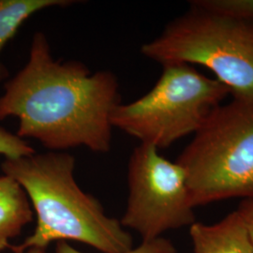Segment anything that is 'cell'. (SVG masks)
I'll return each mask as SVG.
<instances>
[{
    "mask_svg": "<svg viewBox=\"0 0 253 253\" xmlns=\"http://www.w3.org/2000/svg\"><path fill=\"white\" fill-rule=\"evenodd\" d=\"M121 103L117 75L91 73L77 60H55L45 34L32 38L27 64L4 84L0 120L18 119L16 134L38 141L49 151L84 146L107 153L111 116Z\"/></svg>",
    "mask_w": 253,
    "mask_h": 253,
    "instance_id": "obj_1",
    "label": "cell"
},
{
    "mask_svg": "<svg viewBox=\"0 0 253 253\" xmlns=\"http://www.w3.org/2000/svg\"><path fill=\"white\" fill-rule=\"evenodd\" d=\"M75 158L66 151L34 153L4 159L1 170L25 190L37 216L34 233L13 253L29 248L46 249L52 242L73 240L103 253L133 249V238L120 220L109 217L100 201L82 190L75 180Z\"/></svg>",
    "mask_w": 253,
    "mask_h": 253,
    "instance_id": "obj_2",
    "label": "cell"
},
{
    "mask_svg": "<svg viewBox=\"0 0 253 253\" xmlns=\"http://www.w3.org/2000/svg\"><path fill=\"white\" fill-rule=\"evenodd\" d=\"M175 162L194 208L253 198V95L217 106Z\"/></svg>",
    "mask_w": 253,
    "mask_h": 253,
    "instance_id": "obj_3",
    "label": "cell"
},
{
    "mask_svg": "<svg viewBox=\"0 0 253 253\" xmlns=\"http://www.w3.org/2000/svg\"><path fill=\"white\" fill-rule=\"evenodd\" d=\"M161 64L201 65L214 73L232 97L253 95V24L202 9H190L141 47Z\"/></svg>",
    "mask_w": 253,
    "mask_h": 253,
    "instance_id": "obj_4",
    "label": "cell"
},
{
    "mask_svg": "<svg viewBox=\"0 0 253 253\" xmlns=\"http://www.w3.org/2000/svg\"><path fill=\"white\" fill-rule=\"evenodd\" d=\"M230 95L223 84L191 65L165 64L150 90L114 110L111 124L142 145L164 149L196 133Z\"/></svg>",
    "mask_w": 253,
    "mask_h": 253,
    "instance_id": "obj_5",
    "label": "cell"
},
{
    "mask_svg": "<svg viewBox=\"0 0 253 253\" xmlns=\"http://www.w3.org/2000/svg\"><path fill=\"white\" fill-rule=\"evenodd\" d=\"M128 197L120 219L142 242L162 237L171 230L196 222L184 169L159 153L152 145H137L127 166Z\"/></svg>",
    "mask_w": 253,
    "mask_h": 253,
    "instance_id": "obj_6",
    "label": "cell"
},
{
    "mask_svg": "<svg viewBox=\"0 0 253 253\" xmlns=\"http://www.w3.org/2000/svg\"><path fill=\"white\" fill-rule=\"evenodd\" d=\"M190 235L193 253H253L249 230L236 210L215 224L196 221Z\"/></svg>",
    "mask_w": 253,
    "mask_h": 253,
    "instance_id": "obj_7",
    "label": "cell"
},
{
    "mask_svg": "<svg viewBox=\"0 0 253 253\" xmlns=\"http://www.w3.org/2000/svg\"><path fill=\"white\" fill-rule=\"evenodd\" d=\"M34 211L25 190L6 174L0 175V253L10 250V240L21 235Z\"/></svg>",
    "mask_w": 253,
    "mask_h": 253,
    "instance_id": "obj_8",
    "label": "cell"
},
{
    "mask_svg": "<svg viewBox=\"0 0 253 253\" xmlns=\"http://www.w3.org/2000/svg\"><path fill=\"white\" fill-rule=\"evenodd\" d=\"M73 0H0V55L19 28L32 15L43 9L72 6ZM6 65L0 60V83L9 79Z\"/></svg>",
    "mask_w": 253,
    "mask_h": 253,
    "instance_id": "obj_9",
    "label": "cell"
},
{
    "mask_svg": "<svg viewBox=\"0 0 253 253\" xmlns=\"http://www.w3.org/2000/svg\"><path fill=\"white\" fill-rule=\"evenodd\" d=\"M190 2L202 9L253 24V0H192Z\"/></svg>",
    "mask_w": 253,
    "mask_h": 253,
    "instance_id": "obj_10",
    "label": "cell"
},
{
    "mask_svg": "<svg viewBox=\"0 0 253 253\" xmlns=\"http://www.w3.org/2000/svg\"><path fill=\"white\" fill-rule=\"evenodd\" d=\"M34 153L36 150L26 139L0 126V155L4 156V159H17Z\"/></svg>",
    "mask_w": 253,
    "mask_h": 253,
    "instance_id": "obj_11",
    "label": "cell"
},
{
    "mask_svg": "<svg viewBox=\"0 0 253 253\" xmlns=\"http://www.w3.org/2000/svg\"><path fill=\"white\" fill-rule=\"evenodd\" d=\"M55 253H83L68 244L67 241H58L55 245ZM124 253H176L172 242L164 237H160L147 242H142L137 248Z\"/></svg>",
    "mask_w": 253,
    "mask_h": 253,
    "instance_id": "obj_12",
    "label": "cell"
},
{
    "mask_svg": "<svg viewBox=\"0 0 253 253\" xmlns=\"http://www.w3.org/2000/svg\"><path fill=\"white\" fill-rule=\"evenodd\" d=\"M236 211L243 218L253 243V198L242 200Z\"/></svg>",
    "mask_w": 253,
    "mask_h": 253,
    "instance_id": "obj_13",
    "label": "cell"
},
{
    "mask_svg": "<svg viewBox=\"0 0 253 253\" xmlns=\"http://www.w3.org/2000/svg\"><path fill=\"white\" fill-rule=\"evenodd\" d=\"M24 253H46V249H42V248H29L27 249V251Z\"/></svg>",
    "mask_w": 253,
    "mask_h": 253,
    "instance_id": "obj_14",
    "label": "cell"
}]
</instances>
